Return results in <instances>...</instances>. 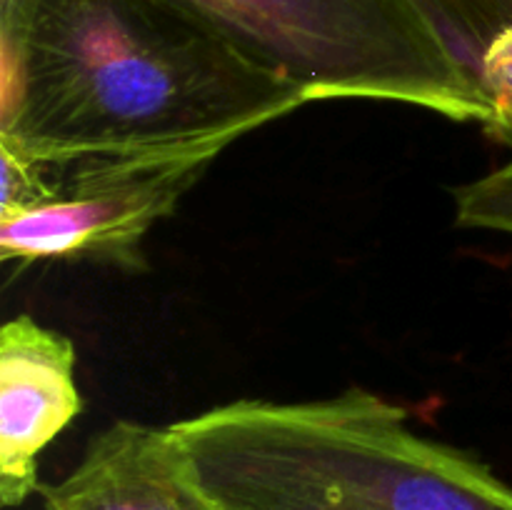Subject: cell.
Returning a JSON list of instances; mask_svg holds the SVG:
<instances>
[{
  "label": "cell",
  "instance_id": "cell-9",
  "mask_svg": "<svg viewBox=\"0 0 512 510\" xmlns=\"http://www.w3.org/2000/svg\"><path fill=\"white\" fill-rule=\"evenodd\" d=\"M478 83L490 103L483 130L498 143L512 145V28L490 43L478 63Z\"/></svg>",
  "mask_w": 512,
  "mask_h": 510
},
{
  "label": "cell",
  "instance_id": "cell-7",
  "mask_svg": "<svg viewBox=\"0 0 512 510\" xmlns=\"http://www.w3.org/2000/svg\"><path fill=\"white\" fill-rule=\"evenodd\" d=\"M455 53L478 78V63L495 38L512 28V0H418Z\"/></svg>",
  "mask_w": 512,
  "mask_h": 510
},
{
  "label": "cell",
  "instance_id": "cell-8",
  "mask_svg": "<svg viewBox=\"0 0 512 510\" xmlns=\"http://www.w3.org/2000/svg\"><path fill=\"white\" fill-rule=\"evenodd\" d=\"M453 203L460 228L512 235V158L488 175L453 188Z\"/></svg>",
  "mask_w": 512,
  "mask_h": 510
},
{
  "label": "cell",
  "instance_id": "cell-2",
  "mask_svg": "<svg viewBox=\"0 0 512 510\" xmlns=\"http://www.w3.org/2000/svg\"><path fill=\"white\" fill-rule=\"evenodd\" d=\"M170 428L223 510H512V485L488 463L358 385L233 400Z\"/></svg>",
  "mask_w": 512,
  "mask_h": 510
},
{
  "label": "cell",
  "instance_id": "cell-4",
  "mask_svg": "<svg viewBox=\"0 0 512 510\" xmlns=\"http://www.w3.org/2000/svg\"><path fill=\"white\" fill-rule=\"evenodd\" d=\"M230 145L58 165L60 198L0 220V258L145 270L143 243ZM55 165V163H53Z\"/></svg>",
  "mask_w": 512,
  "mask_h": 510
},
{
  "label": "cell",
  "instance_id": "cell-1",
  "mask_svg": "<svg viewBox=\"0 0 512 510\" xmlns=\"http://www.w3.org/2000/svg\"><path fill=\"white\" fill-rule=\"evenodd\" d=\"M0 145L40 163L245 138L310 103L183 0H0Z\"/></svg>",
  "mask_w": 512,
  "mask_h": 510
},
{
  "label": "cell",
  "instance_id": "cell-6",
  "mask_svg": "<svg viewBox=\"0 0 512 510\" xmlns=\"http://www.w3.org/2000/svg\"><path fill=\"white\" fill-rule=\"evenodd\" d=\"M45 510H223L173 428L113 420L58 483H40Z\"/></svg>",
  "mask_w": 512,
  "mask_h": 510
},
{
  "label": "cell",
  "instance_id": "cell-5",
  "mask_svg": "<svg viewBox=\"0 0 512 510\" xmlns=\"http://www.w3.org/2000/svg\"><path fill=\"white\" fill-rule=\"evenodd\" d=\"M83 410L68 335L10 318L0 330V503L38 493V458Z\"/></svg>",
  "mask_w": 512,
  "mask_h": 510
},
{
  "label": "cell",
  "instance_id": "cell-3",
  "mask_svg": "<svg viewBox=\"0 0 512 510\" xmlns=\"http://www.w3.org/2000/svg\"><path fill=\"white\" fill-rule=\"evenodd\" d=\"M308 100H378L490 118L473 70L418 0H183Z\"/></svg>",
  "mask_w": 512,
  "mask_h": 510
}]
</instances>
